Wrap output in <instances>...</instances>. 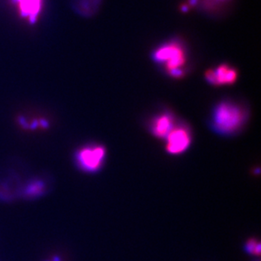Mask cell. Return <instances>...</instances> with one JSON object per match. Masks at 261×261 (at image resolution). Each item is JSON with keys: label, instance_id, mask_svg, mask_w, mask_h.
<instances>
[{"label": "cell", "instance_id": "9c48e42d", "mask_svg": "<svg viewBox=\"0 0 261 261\" xmlns=\"http://www.w3.org/2000/svg\"><path fill=\"white\" fill-rule=\"evenodd\" d=\"M245 249L247 250L248 253L252 254V255L260 256L261 254V244L258 241H256V239L249 240Z\"/></svg>", "mask_w": 261, "mask_h": 261}, {"label": "cell", "instance_id": "3957f363", "mask_svg": "<svg viewBox=\"0 0 261 261\" xmlns=\"http://www.w3.org/2000/svg\"><path fill=\"white\" fill-rule=\"evenodd\" d=\"M106 150L103 145L91 144L82 147L75 154L79 167L86 172H96L100 169L105 161Z\"/></svg>", "mask_w": 261, "mask_h": 261}, {"label": "cell", "instance_id": "277c9868", "mask_svg": "<svg viewBox=\"0 0 261 261\" xmlns=\"http://www.w3.org/2000/svg\"><path fill=\"white\" fill-rule=\"evenodd\" d=\"M166 139L167 152L172 155H179L184 152L191 144V130L183 123L177 124Z\"/></svg>", "mask_w": 261, "mask_h": 261}, {"label": "cell", "instance_id": "5b68a950", "mask_svg": "<svg viewBox=\"0 0 261 261\" xmlns=\"http://www.w3.org/2000/svg\"><path fill=\"white\" fill-rule=\"evenodd\" d=\"M238 78V71L234 67L228 64L210 69L206 73V81L214 86H231Z\"/></svg>", "mask_w": 261, "mask_h": 261}, {"label": "cell", "instance_id": "ba28073f", "mask_svg": "<svg viewBox=\"0 0 261 261\" xmlns=\"http://www.w3.org/2000/svg\"><path fill=\"white\" fill-rule=\"evenodd\" d=\"M45 190V183L42 181H32L25 187V195L28 197H36L43 194Z\"/></svg>", "mask_w": 261, "mask_h": 261}, {"label": "cell", "instance_id": "8fae6325", "mask_svg": "<svg viewBox=\"0 0 261 261\" xmlns=\"http://www.w3.org/2000/svg\"><path fill=\"white\" fill-rule=\"evenodd\" d=\"M214 1V0H213ZM215 1H227V0H215Z\"/></svg>", "mask_w": 261, "mask_h": 261}, {"label": "cell", "instance_id": "7a4b0ae2", "mask_svg": "<svg viewBox=\"0 0 261 261\" xmlns=\"http://www.w3.org/2000/svg\"><path fill=\"white\" fill-rule=\"evenodd\" d=\"M152 59L162 65L172 78H181L186 74L188 53L180 40H170L160 45L153 51Z\"/></svg>", "mask_w": 261, "mask_h": 261}, {"label": "cell", "instance_id": "52a82bcc", "mask_svg": "<svg viewBox=\"0 0 261 261\" xmlns=\"http://www.w3.org/2000/svg\"><path fill=\"white\" fill-rule=\"evenodd\" d=\"M13 2L23 18L31 24L36 22L42 10L43 0H13Z\"/></svg>", "mask_w": 261, "mask_h": 261}, {"label": "cell", "instance_id": "6da1fadb", "mask_svg": "<svg viewBox=\"0 0 261 261\" xmlns=\"http://www.w3.org/2000/svg\"><path fill=\"white\" fill-rule=\"evenodd\" d=\"M247 121V108L236 101H221L211 113V128L220 134H234L245 126Z\"/></svg>", "mask_w": 261, "mask_h": 261}, {"label": "cell", "instance_id": "8992f818", "mask_svg": "<svg viewBox=\"0 0 261 261\" xmlns=\"http://www.w3.org/2000/svg\"><path fill=\"white\" fill-rule=\"evenodd\" d=\"M176 125L177 120L174 114L168 110H165L156 114L151 119L149 127L154 136L166 139Z\"/></svg>", "mask_w": 261, "mask_h": 261}, {"label": "cell", "instance_id": "30bf717a", "mask_svg": "<svg viewBox=\"0 0 261 261\" xmlns=\"http://www.w3.org/2000/svg\"><path fill=\"white\" fill-rule=\"evenodd\" d=\"M53 261H60V259H59V257H54V259H53Z\"/></svg>", "mask_w": 261, "mask_h": 261}]
</instances>
